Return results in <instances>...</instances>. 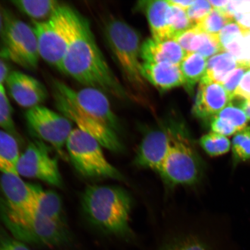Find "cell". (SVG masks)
I'll list each match as a JSON object with an SVG mask.
<instances>
[{"label": "cell", "instance_id": "6da1fadb", "mask_svg": "<svg viewBox=\"0 0 250 250\" xmlns=\"http://www.w3.org/2000/svg\"><path fill=\"white\" fill-rule=\"evenodd\" d=\"M71 18V38L58 69L85 87L126 99L127 93L106 62L88 21L73 8Z\"/></svg>", "mask_w": 250, "mask_h": 250}, {"label": "cell", "instance_id": "7a4b0ae2", "mask_svg": "<svg viewBox=\"0 0 250 250\" xmlns=\"http://www.w3.org/2000/svg\"><path fill=\"white\" fill-rule=\"evenodd\" d=\"M83 208L94 226L105 233L130 239L132 200L126 190L108 186L87 187L82 197Z\"/></svg>", "mask_w": 250, "mask_h": 250}, {"label": "cell", "instance_id": "3957f363", "mask_svg": "<svg viewBox=\"0 0 250 250\" xmlns=\"http://www.w3.org/2000/svg\"><path fill=\"white\" fill-rule=\"evenodd\" d=\"M0 217L9 233L27 245L58 248L71 241L66 224L47 220L34 210H14L2 201Z\"/></svg>", "mask_w": 250, "mask_h": 250}, {"label": "cell", "instance_id": "277c9868", "mask_svg": "<svg viewBox=\"0 0 250 250\" xmlns=\"http://www.w3.org/2000/svg\"><path fill=\"white\" fill-rule=\"evenodd\" d=\"M104 37L115 61L129 85L138 92L146 89L142 73L141 37L136 29L120 19L111 18L104 27Z\"/></svg>", "mask_w": 250, "mask_h": 250}, {"label": "cell", "instance_id": "5b68a950", "mask_svg": "<svg viewBox=\"0 0 250 250\" xmlns=\"http://www.w3.org/2000/svg\"><path fill=\"white\" fill-rule=\"evenodd\" d=\"M203 171L201 159L185 125L175 120L170 147L158 171L170 186L192 185Z\"/></svg>", "mask_w": 250, "mask_h": 250}, {"label": "cell", "instance_id": "8992f818", "mask_svg": "<svg viewBox=\"0 0 250 250\" xmlns=\"http://www.w3.org/2000/svg\"><path fill=\"white\" fill-rule=\"evenodd\" d=\"M0 56L28 70L36 69L40 59L38 42L33 27L11 12L3 10Z\"/></svg>", "mask_w": 250, "mask_h": 250}, {"label": "cell", "instance_id": "52a82bcc", "mask_svg": "<svg viewBox=\"0 0 250 250\" xmlns=\"http://www.w3.org/2000/svg\"><path fill=\"white\" fill-rule=\"evenodd\" d=\"M98 140L78 128L68 139L66 148L75 169L88 179L122 180L123 176L106 159Z\"/></svg>", "mask_w": 250, "mask_h": 250}, {"label": "cell", "instance_id": "ba28073f", "mask_svg": "<svg viewBox=\"0 0 250 250\" xmlns=\"http://www.w3.org/2000/svg\"><path fill=\"white\" fill-rule=\"evenodd\" d=\"M72 11L70 7L61 5L48 20L33 21L40 58L57 69L71 38Z\"/></svg>", "mask_w": 250, "mask_h": 250}, {"label": "cell", "instance_id": "9c48e42d", "mask_svg": "<svg viewBox=\"0 0 250 250\" xmlns=\"http://www.w3.org/2000/svg\"><path fill=\"white\" fill-rule=\"evenodd\" d=\"M52 85L53 89L61 92L86 116L115 132L118 130L120 127L119 121L112 110L107 96L102 90L92 87L76 90L58 80L53 81Z\"/></svg>", "mask_w": 250, "mask_h": 250}, {"label": "cell", "instance_id": "30bf717a", "mask_svg": "<svg viewBox=\"0 0 250 250\" xmlns=\"http://www.w3.org/2000/svg\"><path fill=\"white\" fill-rule=\"evenodd\" d=\"M25 119L29 129L43 142L51 145L61 155L74 129L70 120L42 105L27 109Z\"/></svg>", "mask_w": 250, "mask_h": 250}, {"label": "cell", "instance_id": "8fae6325", "mask_svg": "<svg viewBox=\"0 0 250 250\" xmlns=\"http://www.w3.org/2000/svg\"><path fill=\"white\" fill-rule=\"evenodd\" d=\"M17 171L21 177L39 180L56 187L62 185L57 159L53 157L42 142L29 143L21 154Z\"/></svg>", "mask_w": 250, "mask_h": 250}, {"label": "cell", "instance_id": "7c38bea8", "mask_svg": "<svg viewBox=\"0 0 250 250\" xmlns=\"http://www.w3.org/2000/svg\"><path fill=\"white\" fill-rule=\"evenodd\" d=\"M52 91L58 110L76 125L78 129L93 137L103 147L109 151L120 152L123 149V146L116 132L86 116L58 90L52 89Z\"/></svg>", "mask_w": 250, "mask_h": 250}, {"label": "cell", "instance_id": "4fadbf2b", "mask_svg": "<svg viewBox=\"0 0 250 250\" xmlns=\"http://www.w3.org/2000/svg\"><path fill=\"white\" fill-rule=\"evenodd\" d=\"M174 122L168 121L146 132L137 151L138 167L159 171L170 147Z\"/></svg>", "mask_w": 250, "mask_h": 250}, {"label": "cell", "instance_id": "5bb4252c", "mask_svg": "<svg viewBox=\"0 0 250 250\" xmlns=\"http://www.w3.org/2000/svg\"><path fill=\"white\" fill-rule=\"evenodd\" d=\"M5 83L12 99L27 109L42 105L48 97V90L42 83L21 71H11Z\"/></svg>", "mask_w": 250, "mask_h": 250}, {"label": "cell", "instance_id": "9a60e30c", "mask_svg": "<svg viewBox=\"0 0 250 250\" xmlns=\"http://www.w3.org/2000/svg\"><path fill=\"white\" fill-rule=\"evenodd\" d=\"M230 99L222 84L204 77L199 83L193 113L203 120H211L229 104Z\"/></svg>", "mask_w": 250, "mask_h": 250}, {"label": "cell", "instance_id": "2e32d148", "mask_svg": "<svg viewBox=\"0 0 250 250\" xmlns=\"http://www.w3.org/2000/svg\"><path fill=\"white\" fill-rule=\"evenodd\" d=\"M0 187L5 204L14 210H34L37 186L26 182L19 175L2 173Z\"/></svg>", "mask_w": 250, "mask_h": 250}, {"label": "cell", "instance_id": "e0dca14e", "mask_svg": "<svg viewBox=\"0 0 250 250\" xmlns=\"http://www.w3.org/2000/svg\"><path fill=\"white\" fill-rule=\"evenodd\" d=\"M186 55L187 53L174 40L157 41L149 39L141 46V58L143 62L180 65Z\"/></svg>", "mask_w": 250, "mask_h": 250}, {"label": "cell", "instance_id": "ac0fdd59", "mask_svg": "<svg viewBox=\"0 0 250 250\" xmlns=\"http://www.w3.org/2000/svg\"><path fill=\"white\" fill-rule=\"evenodd\" d=\"M142 73L146 80L159 90H167L184 85L180 65L168 62H143Z\"/></svg>", "mask_w": 250, "mask_h": 250}, {"label": "cell", "instance_id": "d6986e66", "mask_svg": "<svg viewBox=\"0 0 250 250\" xmlns=\"http://www.w3.org/2000/svg\"><path fill=\"white\" fill-rule=\"evenodd\" d=\"M169 6L167 1L162 0L139 2V9L145 13L147 19L152 39L157 41L173 40L167 20Z\"/></svg>", "mask_w": 250, "mask_h": 250}, {"label": "cell", "instance_id": "ffe728a7", "mask_svg": "<svg viewBox=\"0 0 250 250\" xmlns=\"http://www.w3.org/2000/svg\"><path fill=\"white\" fill-rule=\"evenodd\" d=\"M34 210L47 220L66 224L62 199L54 190L43 189L37 186Z\"/></svg>", "mask_w": 250, "mask_h": 250}, {"label": "cell", "instance_id": "44dd1931", "mask_svg": "<svg viewBox=\"0 0 250 250\" xmlns=\"http://www.w3.org/2000/svg\"><path fill=\"white\" fill-rule=\"evenodd\" d=\"M19 140L7 131L0 129V171L18 174L17 166L21 155Z\"/></svg>", "mask_w": 250, "mask_h": 250}, {"label": "cell", "instance_id": "7402d4cb", "mask_svg": "<svg viewBox=\"0 0 250 250\" xmlns=\"http://www.w3.org/2000/svg\"><path fill=\"white\" fill-rule=\"evenodd\" d=\"M11 2L19 11L34 21L48 20L61 5L55 0H13Z\"/></svg>", "mask_w": 250, "mask_h": 250}, {"label": "cell", "instance_id": "603a6c76", "mask_svg": "<svg viewBox=\"0 0 250 250\" xmlns=\"http://www.w3.org/2000/svg\"><path fill=\"white\" fill-rule=\"evenodd\" d=\"M207 59L198 53L187 54L180 64L184 79V85L189 91L205 77L207 70Z\"/></svg>", "mask_w": 250, "mask_h": 250}, {"label": "cell", "instance_id": "cb8c5ba5", "mask_svg": "<svg viewBox=\"0 0 250 250\" xmlns=\"http://www.w3.org/2000/svg\"><path fill=\"white\" fill-rule=\"evenodd\" d=\"M237 62L233 56L228 52L212 56L208 61L205 77L223 85L228 75L237 67Z\"/></svg>", "mask_w": 250, "mask_h": 250}, {"label": "cell", "instance_id": "d4e9b609", "mask_svg": "<svg viewBox=\"0 0 250 250\" xmlns=\"http://www.w3.org/2000/svg\"><path fill=\"white\" fill-rule=\"evenodd\" d=\"M234 18L223 9L212 8V10L196 25L203 32L218 35Z\"/></svg>", "mask_w": 250, "mask_h": 250}, {"label": "cell", "instance_id": "484cf974", "mask_svg": "<svg viewBox=\"0 0 250 250\" xmlns=\"http://www.w3.org/2000/svg\"><path fill=\"white\" fill-rule=\"evenodd\" d=\"M224 52H228L234 58L240 55L239 41L243 36L242 31L235 21L228 23L218 34Z\"/></svg>", "mask_w": 250, "mask_h": 250}, {"label": "cell", "instance_id": "4316f807", "mask_svg": "<svg viewBox=\"0 0 250 250\" xmlns=\"http://www.w3.org/2000/svg\"><path fill=\"white\" fill-rule=\"evenodd\" d=\"M200 145L211 156L226 154L230 148V142L227 137L214 132L203 136L200 139Z\"/></svg>", "mask_w": 250, "mask_h": 250}, {"label": "cell", "instance_id": "83f0119b", "mask_svg": "<svg viewBox=\"0 0 250 250\" xmlns=\"http://www.w3.org/2000/svg\"><path fill=\"white\" fill-rule=\"evenodd\" d=\"M0 129L7 131L20 139L14 120L13 109L4 85H0Z\"/></svg>", "mask_w": 250, "mask_h": 250}, {"label": "cell", "instance_id": "f1b7e54d", "mask_svg": "<svg viewBox=\"0 0 250 250\" xmlns=\"http://www.w3.org/2000/svg\"><path fill=\"white\" fill-rule=\"evenodd\" d=\"M167 20L168 27L173 34V39L178 34L194 26L188 17L187 11L176 6L170 5Z\"/></svg>", "mask_w": 250, "mask_h": 250}, {"label": "cell", "instance_id": "f546056e", "mask_svg": "<svg viewBox=\"0 0 250 250\" xmlns=\"http://www.w3.org/2000/svg\"><path fill=\"white\" fill-rule=\"evenodd\" d=\"M215 116L232 125L238 132L245 129L249 121L243 109L230 102Z\"/></svg>", "mask_w": 250, "mask_h": 250}, {"label": "cell", "instance_id": "4dcf8cb0", "mask_svg": "<svg viewBox=\"0 0 250 250\" xmlns=\"http://www.w3.org/2000/svg\"><path fill=\"white\" fill-rule=\"evenodd\" d=\"M232 152L236 160L245 161L250 159V127L236 133L232 140Z\"/></svg>", "mask_w": 250, "mask_h": 250}, {"label": "cell", "instance_id": "1f68e13d", "mask_svg": "<svg viewBox=\"0 0 250 250\" xmlns=\"http://www.w3.org/2000/svg\"><path fill=\"white\" fill-rule=\"evenodd\" d=\"M159 250H210L205 243L195 237H179L162 247Z\"/></svg>", "mask_w": 250, "mask_h": 250}, {"label": "cell", "instance_id": "d6a6232c", "mask_svg": "<svg viewBox=\"0 0 250 250\" xmlns=\"http://www.w3.org/2000/svg\"><path fill=\"white\" fill-rule=\"evenodd\" d=\"M237 67L228 75L223 85L226 89L230 98L234 95L236 90L239 85L240 81L242 80L244 75L250 66V61H239L237 62Z\"/></svg>", "mask_w": 250, "mask_h": 250}, {"label": "cell", "instance_id": "836d02e7", "mask_svg": "<svg viewBox=\"0 0 250 250\" xmlns=\"http://www.w3.org/2000/svg\"><path fill=\"white\" fill-rule=\"evenodd\" d=\"M210 2L206 0H195L187 9V13L193 26H195L203 18L212 10Z\"/></svg>", "mask_w": 250, "mask_h": 250}, {"label": "cell", "instance_id": "e575fe53", "mask_svg": "<svg viewBox=\"0 0 250 250\" xmlns=\"http://www.w3.org/2000/svg\"><path fill=\"white\" fill-rule=\"evenodd\" d=\"M0 250H30L26 244L15 239L9 232L0 229Z\"/></svg>", "mask_w": 250, "mask_h": 250}, {"label": "cell", "instance_id": "d590c367", "mask_svg": "<svg viewBox=\"0 0 250 250\" xmlns=\"http://www.w3.org/2000/svg\"><path fill=\"white\" fill-rule=\"evenodd\" d=\"M210 125L212 132L226 137L233 135V134L238 132L235 127L217 116L211 119Z\"/></svg>", "mask_w": 250, "mask_h": 250}, {"label": "cell", "instance_id": "8d00e7d4", "mask_svg": "<svg viewBox=\"0 0 250 250\" xmlns=\"http://www.w3.org/2000/svg\"><path fill=\"white\" fill-rule=\"evenodd\" d=\"M221 9L233 17L236 14L250 13V1H229L226 8Z\"/></svg>", "mask_w": 250, "mask_h": 250}, {"label": "cell", "instance_id": "74e56055", "mask_svg": "<svg viewBox=\"0 0 250 250\" xmlns=\"http://www.w3.org/2000/svg\"><path fill=\"white\" fill-rule=\"evenodd\" d=\"M234 95L241 96L248 101L250 100V63L248 70L244 75Z\"/></svg>", "mask_w": 250, "mask_h": 250}, {"label": "cell", "instance_id": "f35d334b", "mask_svg": "<svg viewBox=\"0 0 250 250\" xmlns=\"http://www.w3.org/2000/svg\"><path fill=\"white\" fill-rule=\"evenodd\" d=\"M233 18L241 29L243 36L250 34V13L236 14Z\"/></svg>", "mask_w": 250, "mask_h": 250}, {"label": "cell", "instance_id": "ab89813d", "mask_svg": "<svg viewBox=\"0 0 250 250\" xmlns=\"http://www.w3.org/2000/svg\"><path fill=\"white\" fill-rule=\"evenodd\" d=\"M10 72L5 59L0 56V85H4Z\"/></svg>", "mask_w": 250, "mask_h": 250}, {"label": "cell", "instance_id": "60d3db41", "mask_svg": "<svg viewBox=\"0 0 250 250\" xmlns=\"http://www.w3.org/2000/svg\"><path fill=\"white\" fill-rule=\"evenodd\" d=\"M168 4L171 5L176 6V7L182 8L184 10L187 11L189 8L190 5L193 4V0H181V1H178V0H170L167 1Z\"/></svg>", "mask_w": 250, "mask_h": 250}, {"label": "cell", "instance_id": "b9f144b4", "mask_svg": "<svg viewBox=\"0 0 250 250\" xmlns=\"http://www.w3.org/2000/svg\"><path fill=\"white\" fill-rule=\"evenodd\" d=\"M212 8L217 9H224L226 8L229 2L228 0H221V1H208Z\"/></svg>", "mask_w": 250, "mask_h": 250}, {"label": "cell", "instance_id": "7bdbcfd3", "mask_svg": "<svg viewBox=\"0 0 250 250\" xmlns=\"http://www.w3.org/2000/svg\"><path fill=\"white\" fill-rule=\"evenodd\" d=\"M242 109L244 112H245L248 120H250V100H249V101L247 100L245 104L243 106Z\"/></svg>", "mask_w": 250, "mask_h": 250}, {"label": "cell", "instance_id": "ee69618b", "mask_svg": "<svg viewBox=\"0 0 250 250\" xmlns=\"http://www.w3.org/2000/svg\"><path fill=\"white\" fill-rule=\"evenodd\" d=\"M3 26V10H1L0 6V34H1Z\"/></svg>", "mask_w": 250, "mask_h": 250}]
</instances>
